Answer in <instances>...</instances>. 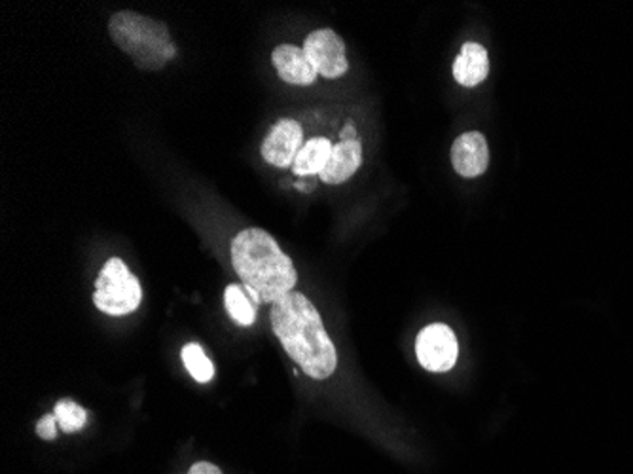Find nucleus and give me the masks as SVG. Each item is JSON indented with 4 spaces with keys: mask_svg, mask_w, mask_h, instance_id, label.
I'll return each instance as SVG.
<instances>
[{
    "mask_svg": "<svg viewBox=\"0 0 633 474\" xmlns=\"http://www.w3.org/2000/svg\"><path fill=\"white\" fill-rule=\"evenodd\" d=\"M303 51L324 79H339L349 69L344 41L332 28L313 31L303 43Z\"/></svg>",
    "mask_w": 633,
    "mask_h": 474,
    "instance_id": "423d86ee",
    "label": "nucleus"
},
{
    "mask_svg": "<svg viewBox=\"0 0 633 474\" xmlns=\"http://www.w3.org/2000/svg\"><path fill=\"white\" fill-rule=\"evenodd\" d=\"M57 424L61 425V429L65 432H77L84 427L85 421H88V412L80 406V404L74 403V401H59L56 404Z\"/></svg>",
    "mask_w": 633,
    "mask_h": 474,
    "instance_id": "2eb2a0df",
    "label": "nucleus"
},
{
    "mask_svg": "<svg viewBox=\"0 0 633 474\" xmlns=\"http://www.w3.org/2000/svg\"><path fill=\"white\" fill-rule=\"evenodd\" d=\"M108 33L142 71H160L176 56L168 25L131 10L114 14Z\"/></svg>",
    "mask_w": 633,
    "mask_h": 474,
    "instance_id": "7ed1b4c3",
    "label": "nucleus"
},
{
    "mask_svg": "<svg viewBox=\"0 0 633 474\" xmlns=\"http://www.w3.org/2000/svg\"><path fill=\"white\" fill-rule=\"evenodd\" d=\"M274 67L279 72L281 80L292 85H311L315 82V67L311 65L303 48L292 44H281L272 54Z\"/></svg>",
    "mask_w": 633,
    "mask_h": 474,
    "instance_id": "1a4fd4ad",
    "label": "nucleus"
},
{
    "mask_svg": "<svg viewBox=\"0 0 633 474\" xmlns=\"http://www.w3.org/2000/svg\"><path fill=\"white\" fill-rule=\"evenodd\" d=\"M339 137H342V141H355V139H357V131L353 128L352 122L347 124V128L339 134Z\"/></svg>",
    "mask_w": 633,
    "mask_h": 474,
    "instance_id": "a211bd4d",
    "label": "nucleus"
},
{
    "mask_svg": "<svg viewBox=\"0 0 633 474\" xmlns=\"http://www.w3.org/2000/svg\"><path fill=\"white\" fill-rule=\"evenodd\" d=\"M490 74V56L479 43H467L453 61V79L464 88H476Z\"/></svg>",
    "mask_w": 633,
    "mask_h": 474,
    "instance_id": "9b49d317",
    "label": "nucleus"
},
{
    "mask_svg": "<svg viewBox=\"0 0 633 474\" xmlns=\"http://www.w3.org/2000/svg\"><path fill=\"white\" fill-rule=\"evenodd\" d=\"M232 264L243 287L256 290L268 304L290 294L298 281L292 261L261 228H246L233 238Z\"/></svg>",
    "mask_w": 633,
    "mask_h": 474,
    "instance_id": "f03ea898",
    "label": "nucleus"
},
{
    "mask_svg": "<svg viewBox=\"0 0 633 474\" xmlns=\"http://www.w3.org/2000/svg\"><path fill=\"white\" fill-rule=\"evenodd\" d=\"M453 170L463 178L482 177L490 165V147L480 131L459 135L451 147Z\"/></svg>",
    "mask_w": 633,
    "mask_h": 474,
    "instance_id": "6e6552de",
    "label": "nucleus"
},
{
    "mask_svg": "<svg viewBox=\"0 0 633 474\" xmlns=\"http://www.w3.org/2000/svg\"><path fill=\"white\" fill-rule=\"evenodd\" d=\"M142 300V289L139 279L127 269L120 258H111L103 266L95 281L93 304L99 312L106 315H127L134 313Z\"/></svg>",
    "mask_w": 633,
    "mask_h": 474,
    "instance_id": "20e7f679",
    "label": "nucleus"
},
{
    "mask_svg": "<svg viewBox=\"0 0 633 474\" xmlns=\"http://www.w3.org/2000/svg\"><path fill=\"white\" fill-rule=\"evenodd\" d=\"M183 362L186 370L191 372L192 378L199 383H209L215 375V367L211 359L205 355L199 344H186L183 347Z\"/></svg>",
    "mask_w": 633,
    "mask_h": 474,
    "instance_id": "4468645a",
    "label": "nucleus"
},
{
    "mask_svg": "<svg viewBox=\"0 0 633 474\" xmlns=\"http://www.w3.org/2000/svg\"><path fill=\"white\" fill-rule=\"evenodd\" d=\"M415 354L423 369L448 372L458 362V338L450 326L442 323L425 326L415 340Z\"/></svg>",
    "mask_w": 633,
    "mask_h": 474,
    "instance_id": "39448f33",
    "label": "nucleus"
},
{
    "mask_svg": "<svg viewBox=\"0 0 633 474\" xmlns=\"http://www.w3.org/2000/svg\"><path fill=\"white\" fill-rule=\"evenodd\" d=\"M360 165H362V144L359 139L339 141L338 144H334L329 163L319 177L326 185H344L345 181H349L357 173Z\"/></svg>",
    "mask_w": 633,
    "mask_h": 474,
    "instance_id": "9d476101",
    "label": "nucleus"
},
{
    "mask_svg": "<svg viewBox=\"0 0 633 474\" xmlns=\"http://www.w3.org/2000/svg\"><path fill=\"white\" fill-rule=\"evenodd\" d=\"M274 333L290 359L313 380H326L338 369V354L310 298L290 292L272 304Z\"/></svg>",
    "mask_w": 633,
    "mask_h": 474,
    "instance_id": "f257e3e1",
    "label": "nucleus"
},
{
    "mask_svg": "<svg viewBox=\"0 0 633 474\" xmlns=\"http://www.w3.org/2000/svg\"><path fill=\"white\" fill-rule=\"evenodd\" d=\"M188 474H222V471L217 465H212V463L202 461V463H196Z\"/></svg>",
    "mask_w": 633,
    "mask_h": 474,
    "instance_id": "f3484780",
    "label": "nucleus"
},
{
    "mask_svg": "<svg viewBox=\"0 0 633 474\" xmlns=\"http://www.w3.org/2000/svg\"><path fill=\"white\" fill-rule=\"evenodd\" d=\"M303 147L302 126L290 118L277 122L262 142V158L275 167H289Z\"/></svg>",
    "mask_w": 633,
    "mask_h": 474,
    "instance_id": "0eeeda50",
    "label": "nucleus"
},
{
    "mask_svg": "<svg viewBox=\"0 0 633 474\" xmlns=\"http://www.w3.org/2000/svg\"><path fill=\"white\" fill-rule=\"evenodd\" d=\"M36 435L43 440H56L57 437V418L56 414H48L44 416L38 424H36Z\"/></svg>",
    "mask_w": 633,
    "mask_h": 474,
    "instance_id": "dca6fc26",
    "label": "nucleus"
},
{
    "mask_svg": "<svg viewBox=\"0 0 633 474\" xmlns=\"http://www.w3.org/2000/svg\"><path fill=\"white\" fill-rule=\"evenodd\" d=\"M331 141L324 137H315L311 141L303 142L302 149L298 152L295 163H292V171L300 177H311V175H321L329 158L332 154Z\"/></svg>",
    "mask_w": 633,
    "mask_h": 474,
    "instance_id": "f8f14e48",
    "label": "nucleus"
},
{
    "mask_svg": "<svg viewBox=\"0 0 633 474\" xmlns=\"http://www.w3.org/2000/svg\"><path fill=\"white\" fill-rule=\"evenodd\" d=\"M226 310L230 317L240 325H253L256 321V305L245 292V287L240 285H228L225 290Z\"/></svg>",
    "mask_w": 633,
    "mask_h": 474,
    "instance_id": "ddd939ff",
    "label": "nucleus"
}]
</instances>
